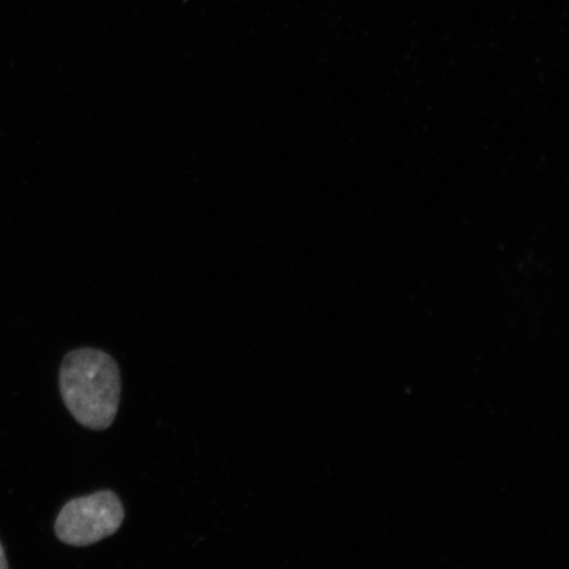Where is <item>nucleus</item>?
<instances>
[{
    "label": "nucleus",
    "mask_w": 569,
    "mask_h": 569,
    "mask_svg": "<svg viewBox=\"0 0 569 569\" xmlns=\"http://www.w3.org/2000/svg\"><path fill=\"white\" fill-rule=\"evenodd\" d=\"M124 507L112 490L73 498L63 505L54 522L62 543L87 547L113 536L124 522Z\"/></svg>",
    "instance_id": "2"
},
{
    "label": "nucleus",
    "mask_w": 569,
    "mask_h": 569,
    "mask_svg": "<svg viewBox=\"0 0 569 569\" xmlns=\"http://www.w3.org/2000/svg\"><path fill=\"white\" fill-rule=\"evenodd\" d=\"M59 382L62 401L78 423L103 431L116 421L122 379L111 355L96 348L69 352L63 358Z\"/></svg>",
    "instance_id": "1"
},
{
    "label": "nucleus",
    "mask_w": 569,
    "mask_h": 569,
    "mask_svg": "<svg viewBox=\"0 0 569 569\" xmlns=\"http://www.w3.org/2000/svg\"><path fill=\"white\" fill-rule=\"evenodd\" d=\"M0 569H10L2 543H0Z\"/></svg>",
    "instance_id": "3"
}]
</instances>
